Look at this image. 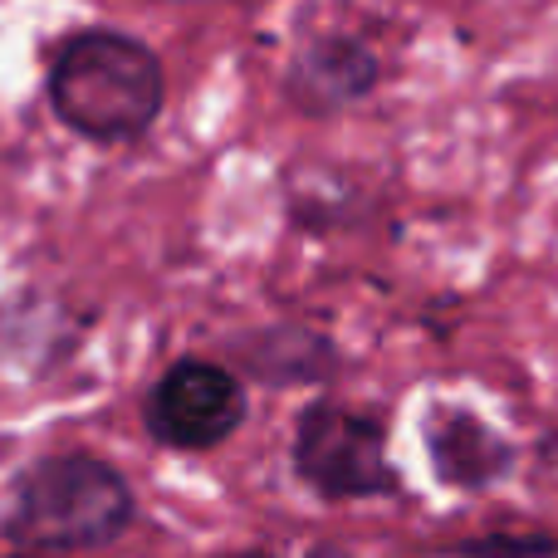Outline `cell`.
<instances>
[{"mask_svg": "<svg viewBox=\"0 0 558 558\" xmlns=\"http://www.w3.org/2000/svg\"><path fill=\"white\" fill-rule=\"evenodd\" d=\"M426 451L432 471L451 490H485L514 465V451L490 422L461 407H432L426 412Z\"/></svg>", "mask_w": 558, "mask_h": 558, "instance_id": "obj_6", "label": "cell"}, {"mask_svg": "<svg viewBox=\"0 0 558 558\" xmlns=\"http://www.w3.org/2000/svg\"><path fill=\"white\" fill-rule=\"evenodd\" d=\"M5 558H49V554H5Z\"/></svg>", "mask_w": 558, "mask_h": 558, "instance_id": "obj_10", "label": "cell"}, {"mask_svg": "<svg viewBox=\"0 0 558 558\" xmlns=\"http://www.w3.org/2000/svg\"><path fill=\"white\" fill-rule=\"evenodd\" d=\"M245 373L260 377L270 387H304V383H324L338 367L333 343L308 328H265V333H251L245 343H235Z\"/></svg>", "mask_w": 558, "mask_h": 558, "instance_id": "obj_7", "label": "cell"}, {"mask_svg": "<svg viewBox=\"0 0 558 558\" xmlns=\"http://www.w3.org/2000/svg\"><path fill=\"white\" fill-rule=\"evenodd\" d=\"M446 554L456 558H558V534H481V539H461L451 544Z\"/></svg>", "mask_w": 558, "mask_h": 558, "instance_id": "obj_8", "label": "cell"}, {"mask_svg": "<svg viewBox=\"0 0 558 558\" xmlns=\"http://www.w3.org/2000/svg\"><path fill=\"white\" fill-rule=\"evenodd\" d=\"M294 471L324 500H377L402 490V475L387 461L383 422L338 402H314L299 416Z\"/></svg>", "mask_w": 558, "mask_h": 558, "instance_id": "obj_3", "label": "cell"}, {"mask_svg": "<svg viewBox=\"0 0 558 558\" xmlns=\"http://www.w3.org/2000/svg\"><path fill=\"white\" fill-rule=\"evenodd\" d=\"M137 520L133 485L123 471L88 451H59L15 481L0 534L15 554H94L118 544Z\"/></svg>", "mask_w": 558, "mask_h": 558, "instance_id": "obj_1", "label": "cell"}, {"mask_svg": "<svg viewBox=\"0 0 558 558\" xmlns=\"http://www.w3.org/2000/svg\"><path fill=\"white\" fill-rule=\"evenodd\" d=\"M383 78L377 54L353 35H318L294 54L284 74V98L299 113H343L363 104Z\"/></svg>", "mask_w": 558, "mask_h": 558, "instance_id": "obj_5", "label": "cell"}, {"mask_svg": "<svg viewBox=\"0 0 558 558\" xmlns=\"http://www.w3.org/2000/svg\"><path fill=\"white\" fill-rule=\"evenodd\" d=\"M167 78L143 39L84 29L49 64V104L69 133L88 143H133L157 123Z\"/></svg>", "mask_w": 558, "mask_h": 558, "instance_id": "obj_2", "label": "cell"}, {"mask_svg": "<svg viewBox=\"0 0 558 558\" xmlns=\"http://www.w3.org/2000/svg\"><path fill=\"white\" fill-rule=\"evenodd\" d=\"M245 422V387L231 367L182 357L147 392V432L172 451H211Z\"/></svg>", "mask_w": 558, "mask_h": 558, "instance_id": "obj_4", "label": "cell"}, {"mask_svg": "<svg viewBox=\"0 0 558 558\" xmlns=\"http://www.w3.org/2000/svg\"><path fill=\"white\" fill-rule=\"evenodd\" d=\"M211 558H279L270 549H235V554H211Z\"/></svg>", "mask_w": 558, "mask_h": 558, "instance_id": "obj_9", "label": "cell"}]
</instances>
